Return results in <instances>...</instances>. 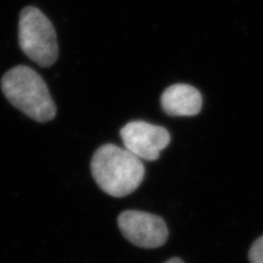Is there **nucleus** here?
<instances>
[{"instance_id": "nucleus-4", "label": "nucleus", "mask_w": 263, "mask_h": 263, "mask_svg": "<svg viewBox=\"0 0 263 263\" xmlns=\"http://www.w3.org/2000/svg\"><path fill=\"white\" fill-rule=\"evenodd\" d=\"M118 225L122 235L141 248H158L168 239L169 233L164 220L151 213L125 211L120 214Z\"/></svg>"}, {"instance_id": "nucleus-1", "label": "nucleus", "mask_w": 263, "mask_h": 263, "mask_svg": "<svg viewBox=\"0 0 263 263\" xmlns=\"http://www.w3.org/2000/svg\"><path fill=\"white\" fill-rule=\"evenodd\" d=\"M91 174L103 192L123 197L137 190L145 177L142 159L114 144L99 147L91 159Z\"/></svg>"}, {"instance_id": "nucleus-7", "label": "nucleus", "mask_w": 263, "mask_h": 263, "mask_svg": "<svg viewBox=\"0 0 263 263\" xmlns=\"http://www.w3.org/2000/svg\"><path fill=\"white\" fill-rule=\"evenodd\" d=\"M248 258L250 263H263V236L252 243Z\"/></svg>"}, {"instance_id": "nucleus-8", "label": "nucleus", "mask_w": 263, "mask_h": 263, "mask_svg": "<svg viewBox=\"0 0 263 263\" xmlns=\"http://www.w3.org/2000/svg\"><path fill=\"white\" fill-rule=\"evenodd\" d=\"M164 263H184V262L181 260L180 258H172V259L168 260L167 262H164Z\"/></svg>"}, {"instance_id": "nucleus-3", "label": "nucleus", "mask_w": 263, "mask_h": 263, "mask_svg": "<svg viewBox=\"0 0 263 263\" xmlns=\"http://www.w3.org/2000/svg\"><path fill=\"white\" fill-rule=\"evenodd\" d=\"M18 39L24 55L41 67H51L59 59V42L53 23L39 8L24 7L19 15Z\"/></svg>"}, {"instance_id": "nucleus-2", "label": "nucleus", "mask_w": 263, "mask_h": 263, "mask_svg": "<svg viewBox=\"0 0 263 263\" xmlns=\"http://www.w3.org/2000/svg\"><path fill=\"white\" fill-rule=\"evenodd\" d=\"M0 85L7 100L32 120L44 123L56 117V105L44 79L29 66L9 69Z\"/></svg>"}, {"instance_id": "nucleus-6", "label": "nucleus", "mask_w": 263, "mask_h": 263, "mask_svg": "<svg viewBox=\"0 0 263 263\" xmlns=\"http://www.w3.org/2000/svg\"><path fill=\"white\" fill-rule=\"evenodd\" d=\"M160 104L163 112L170 117H194L202 110L203 98L193 86L176 84L162 92Z\"/></svg>"}, {"instance_id": "nucleus-5", "label": "nucleus", "mask_w": 263, "mask_h": 263, "mask_svg": "<svg viewBox=\"0 0 263 263\" xmlns=\"http://www.w3.org/2000/svg\"><path fill=\"white\" fill-rule=\"evenodd\" d=\"M124 148L139 159L157 160L170 144L169 132L144 121H132L120 132Z\"/></svg>"}]
</instances>
